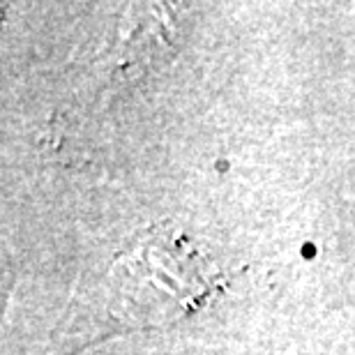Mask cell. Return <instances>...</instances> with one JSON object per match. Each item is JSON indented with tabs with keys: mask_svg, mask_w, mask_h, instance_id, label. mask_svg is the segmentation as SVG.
<instances>
[{
	"mask_svg": "<svg viewBox=\"0 0 355 355\" xmlns=\"http://www.w3.org/2000/svg\"><path fill=\"white\" fill-rule=\"evenodd\" d=\"M111 282L125 318L164 323L196 307L212 277L201 254L178 236H153L118 261Z\"/></svg>",
	"mask_w": 355,
	"mask_h": 355,
	"instance_id": "cell-1",
	"label": "cell"
}]
</instances>
